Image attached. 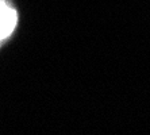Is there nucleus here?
<instances>
[{
    "label": "nucleus",
    "mask_w": 150,
    "mask_h": 135,
    "mask_svg": "<svg viewBox=\"0 0 150 135\" xmlns=\"http://www.w3.org/2000/svg\"><path fill=\"white\" fill-rule=\"evenodd\" d=\"M18 23V12L10 0H0V45L14 33Z\"/></svg>",
    "instance_id": "obj_1"
}]
</instances>
